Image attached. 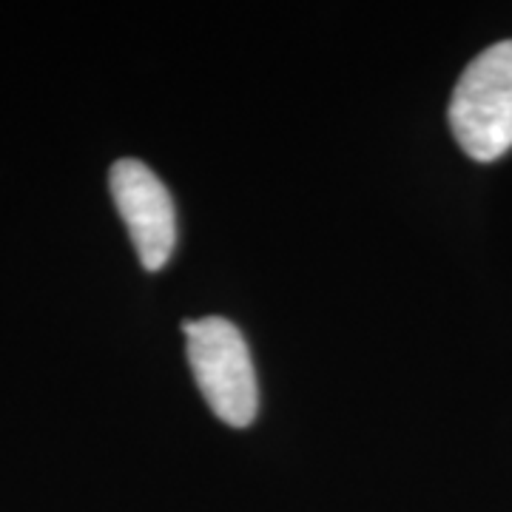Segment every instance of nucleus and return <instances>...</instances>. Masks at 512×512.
Instances as JSON below:
<instances>
[{
	"mask_svg": "<svg viewBox=\"0 0 512 512\" xmlns=\"http://www.w3.org/2000/svg\"><path fill=\"white\" fill-rule=\"evenodd\" d=\"M109 185L143 268H165L177 245V211L163 180L140 160H117L109 171Z\"/></svg>",
	"mask_w": 512,
	"mask_h": 512,
	"instance_id": "nucleus-3",
	"label": "nucleus"
},
{
	"mask_svg": "<svg viewBox=\"0 0 512 512\" xmlns=\"http://www.w3.org/2000/svg\"><path fill=\"white\" fill-rule=\"evenodd\" d=\"M185 345L188 365L200 387L202 399L214 416L231 427H248L259 410L251 350L234 322L222 316L185 319Z\"/></svg>",
	"mask_w": 512,
	"mask_h": 512,
	"instance_id": "nucleus-2",
	"label": "nucleus"
},
{
	"mask_svg": "<svg viewBox=\"0 0 512 512\" xmlns=\"http://www.w3.org/2000/svg\"><path fill=\"white\" fill-rule=\"evenodd\" d=\"M450 131L478 163L512 148V40L490 46L464 69L450 97Z\"/></svg>",
	"mask_w": 512,
	"mask_h": 512,
	"instance_id": "nucleus-1",
	"label": "nucleus"
}]
</instances>
